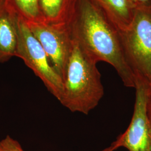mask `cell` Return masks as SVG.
<instances>
[{
	"instance_id": "2e32d148",
	"label": "cell",
	"mask_w": 151,
	"mask_h": 151,
	"mask_svg": "<svg viewBox=\"0 0 151 151\" xmlns=\"http://www.w3.org/2000/svg\"><path fill=\"white\" fill-rule=\"evenodd\" d=\"M5 1V0H0V1Z\"/></svg>"
},
{
	"instance_id": "277c9868",
	"label": "cell",
	"mask_w": 151,
	"mask_h": 151,
	"mask_svg": "<svg viewBox=\"0 0 151 151\" xmlns=\"http://www.w3.org/2000/svg\"><path fill=\"white\" fill-rule=\"evenodd\" d=\"M16 26L17 43L15 57L24 61L43 82L50 93L60 101L63 92L62 78L52 66L42 46L31 32L27 23L17 15Z\"/></svg>"
},
{
	"instance_id": "6da1fadb",
	"label": "cell",
	"mask_w": 151,
	"mask_h": 151,
	"mask_svg": "<svg viewBox=\"0 0 151 151\" xmlns=\"http://www.w3.org/2000/svg\"><path fill=\"white\" fill-rule=\"evenodd\" d=\"M68 24L73 42L88 57L111 65L124 86L135 88L136 77L125 60L119 29L92 0H77Z\"/></svg>"
},
{
	"instance_id": "7a4b0ae2",
	"label": "cell",
	"mask_w": 151,
	"mask_h": 151,
	"mask_svg": "<svg viewBox=\"0 0 151 151\" xmlns=\"http://www.w3.org/2000/svg\"><path fill=\"white\" fill-rule=\"evenodd\" d=\"M97 63L73 42L60 101L70 111L88 115L103 98L104 89Z\"/></svg>"
},
{
	"instance_id": "30bf717a",
	"label": "cell",
	"mask_w": 151,
	"mask_h": 151,
	"mask_svg": "<svg viewBox=\"0 0 151 151\" xmlns=\"http://www.w3.org/2000/svg\"><path fill=\"white\" fill-rule=\"evenodd\" d=\"M6 5L26 22H42L39 0H5Z\"/></svg>"
},
{
	"instance_id": "8fae6325",
	"label": "cell",
	"mask_w": 151,
	"mask_h": 151,
	"mask_svg": "<svg viewBox=\"0 0 151 151\" xmlns=\"http://www.w3.org/2000/svg\"><path fill=\"white\" fill-rule=\"evenodd\" d=\"M0 151H24L20 144L9 135L0 141Z\"/></svg>"
},
{
	"instance_id": "9c48e42d",
	"label": "cell",
	"mask_w": 151,
	"mask_h": 151,
	"mask_svg": "<svg viewBox=\"0 0 151 151\" xmlns=\"http://www.w3.org/2000/svg\"><path fill=\"white\" fill-rule=\"evenodd\" d=\"M77 0H39L42 22L49 24H68Z\"/></svg>"
},
{
	"instance_id": "52a82bcc",
	"label": "cell",
	"mask_w": 151,
	"mask_h": 151,
	"mask_svg": "<svg viewBox=\"0 0 151 151\" xmlns=\"http://www.w3.org/2000/svg\"><path fill=\"white\" fill-rule=\"evenodd\" d=\"M17 43L16 14L0 1V63L15 57Z\"/></svg>"
},
{
	"instance_id": "ba28073f",
	"label": "cell",
	"mask_w": 151,
	"mask_h": 151,
	"mask_svg": "<svg viewBox=\"0 0 151 151\" xmlns=\"http://www.w3.org/2000/svg\"><path fill=\"white\" fill-rule=\"evenodd\" d=\"M104 12L119 30L129 26L137 5L132 0H92Z\"/></svg>"
},
{
	"instance_id": "5bb4252c",
	"label": "cell",
	"mask_w": 151,
	"mask_h": 151,
	"mask_svg": "<svg viewBox=\"0 0 151 151\" xmlns=\"http://www.w3.org/2000/svg\"><path fill=\"white\" fill-rule=\"evenodd\" d=\"M115 150V148H114L113 146L111 145L110 146H109L108 148H105L104 150H103V151H114Z\"/></svg>"
},
{
	"instance_id": "8992f818",
	"label": "cell",
	"mask_w": 151,
	"mask_h": 151,
	"mask_svg": "<svg viewBox=\"0 0 151 151\" xmlns=\"http://www.w3.org/2000/svg\"><path fill=\"white\" fill-rule=\"evenodd\" d=\"M148 85L136 77L133 114L127 129L111 144L115 150L124 147L129 151H151V127L147 113Z\"/></svg>"
},
{
	"instance_id": "9a60e30c",
	"label": "cell",
	"mask_w": 151,
	"mask_h": 151,
	"mask_svg": "<svg viewBox=\"0 0 151 151\" xmlns=\"http://www.w3.org/2000/svg\"><path fill=\"white\" fill-rule=\"evenodd\" d=\"M147 94H148V97H151V83L148 85Z\"/></svg>"
},
{
	"instance_id": "4fadbf2b",
	"label": "cell",
	"mask_w": 151,
	"mask_h": 151,
	"mask_svg": "<svg viewBox=\"0 0 151 151\" xmlns=\"http://www.w3.org/2000/svg\"><path fill=\"white\" fill-rule=\"evenodd\" d=\"M147 113L151 127V98L148 97L147 103Z\"/></svg>"
},
{
	"instance_id": "3957f363",
	"label": "cell",
	"mask_w": 151,
	"mask_h": 151,
	"mask_svg": "<svg viewBox=\"0 0 151 151\" xmlns=\"http://www.w3.org/2000/svg\"><path fill=\"white\" fill-rule=\"evenodd\" d=\"M124 56L136 77L151 83V6H137L129 26L120 31Z\"/></svg>"
},
{
	"instance_id": "7c38bea8",
	"label": "cell",
	"mask_w": 151,
	"mask_h": 151,
	"mask_svg": "<svg viewBox=\"0 0 151 151\" xmlns=\"http://www.w3.org/2000/svg\"><path fill=\"white\" fill-rule=\"evenodd\" d=\"M137 6H151V0H132Z\"/></svg>"
},
{
	"instance_id": "5b68a950",
	"label": "cell",
	"mask_w": 151,
	"mask_h": 151,
	"mask_svg": "<svg viewBox=\"0 0 151 151\" xmlns=\"http://www.w3.org/2000/svg\"><path fill=\"white\" fill-rule=\"evenodd\" d=\"M26 23L42 46L54 70L63 80L73 46L68 24L43 22Z\"/></svg>"
}]
</instances>
